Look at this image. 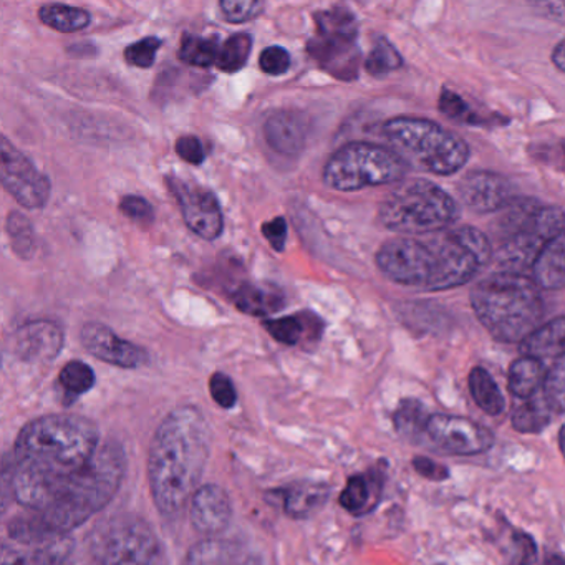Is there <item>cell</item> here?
I'll return each instance as SVG.
<instances>
[{"instance_id":"1","label":"cell","mask_w":565,"mask_h":565,"mask_svg":"<svg viewBox=\"0 0 565 565\" xmlns=\"http://www.w3.org/2000/svg\"><path fill=\"white\" fill-rule=\"evenodd\" d=\"M491 259V239L471 226H451L423 237H395L376 253V266L386 279L422 292L466 286Z\"/></svg>"},{"instance_id":"2","label":"cell","mask_w":565,"mask_h":565,"mask_svg":"<svg viewBox=\"0 0 565 565\" xmlns=\"http://www.w3.org/2000/svg\"><path fill=\"white\" fill-rule=\"evenodd\" d=\"M211 452V428L200 409L180 406L160 423L148 452V481L163 514H178L194 492Z\"/></svg>"},{"instance_id":"3","label":"cell","mask_w":565,"mask_h":565,"mask_svg":"<svg viewBox=\"0 0 565 565\" xmlns=\"http://www.w3.org/2000/svg\"><path fill=\"white\" fill-rule=\"evenodd\" d=\"M100 446L98 426L85 416H42L19 433L11 472L32 481H61L87 468Z\"/></svg>"},{"instance_id":"4","label":"cell","mask_w":565,"mask_h":565,"mask_svg":"<svg viewBox=\"0 0 565 565\" xmlns=\"http://www.w3.org/2000/svg\"><path fill=\"white\" fill-rule=\"evenodd\" d=\"M469 300L481 326L498 342L521 343L544 319L541 289L524 274H491L476 284Z\"/></svg>"},{"instance_id":"5","label":"cell","mask_w":565,"mask_h":565,"mask_svg":"<svg viewBox=\"0 0 565 565\" xmlns=\"http://www.w3.org/2000/svg\"><path fill=\"white\" fill-rule=\"evenodd\" d=\"M565 231V211L534 198H518L492 227V259L508 273L532 270L545 247Z\"/></svg>"},{"instance_id":"6","label":"cell","mask_w":565,"mask_h":565,"mask_svg":"<svg viewBox=\"0 0 565 565\" xmlns=\"http://www.w3.org/2000/svg\"><path fill=\"white\" fill-rule=\"evenodd\" d=\"M379 220L392 233L419 237L451 227L458 220V206L451 194L433 181L409 178L386 194Z\"/></svg>"},{"instance_id":"7","label":"cell","mask_w":565,"mask_h":565,"mask_svg":"<svg viewBox=\"0 0 565 565\" xmlns=\"http://www.w3.org/2000/svg\"><path fill=\"white\" fill-rule=\"evenodd\" d=\"M382 134L396 153H405L423 170L438 177L459 173L471 154L461 137L426 118H392L383 125Z\"/></svg>"},{"instance_id":"8","label":"cell","mask_w":565,"mask_h":565,"mask_svg":"<svg viewBox=\"0 0 565 565\" xmlns=\"http://www.w3.org/2000/svg\"><path fill=\"white\" fill-rule=\"evenodd\" d=\"M406 161L393 148L353 141L339 148L323 168V183L335 191L352 193L365 188L403 181Z\"/></svg>"},{"instance_id":"9","label":"cell","mask_w":565,"mask_h":565,"mask_svg":"<svg viewBox=\"0 0 565 565\" xmlns=\"http://www.w3.org/2000/svg\"><path fill=\"white\" fill-rule=\"evenodd\" d=\"M98 565H160L161 544L151 525L134 514L102 522L90 539Z\"/></svg>"},{"instance_id":"10","label":"cell","mask_w":565,"mask_h":565,"mask_svg":"<svg viewBox=\"0 0 565 565\" xmlns=\"http://www.w3.org/2000/svg\"><path fill=\"white\" fill-rule=\"evenodd\" d=\"M317 34L307 45L310 57L333 77L350 81L356 75L359 25L352 12L343 8L327 9L313 15Z\"/></svg>"},{"instance_id":"11","label":"cell","mask_w":565,"mask_h":565,"mask_svg":"<svg viewBox=\"0 0 565 565\" xmlns=\"http://www.w3.org/2000/svg\"><path fill=\"white\" fill-rule=\"evenodd\" d=\"M0 180L14 200L28 210H41L51 198L49 178L39 173L32 161L12 147L8 138H2L0 147Z\"/></svg>"},{"instance_id":"12","label":"cell","mask_w":565,"mask_h":565,"mask_svg":"<svg viewBox=\"0 0 565 565\" xmlns=\"http://www.w3.org/2000/svg\"><path fill=\"white\" fill-rule=\"evenodd\" d=\"M426 438L446 455L471 456L488 451L494 445V435L472 419L452 415H431Z\"/></svg>"},{"instance_id":"13","label":"cell","mask_w":565,"mask_h":565,"mask_svg":"<svg viewBox=\"0 0 565 565\" xmlns=\"http://www.w3.org/2000/svg\"><path fill=\"white\" fill-rule=\"evenodd\" d=\"M168 188L180 204L184 223L198 236L214 241L224 227L223 211L216 196L203 186H193L180 178H168Z\"/></svg>"},{"instance_id":"14","label":"cell","mask_w":565,"mask_h":565,"mask_svg":"<svg viewBox=\"0 0 565 565\" xmlns=\"http://www.w3.org/2000/svg\"><path fill=\"white\" fill-rule=\"evenodd\" d=\"M459 200L478 214L498 213L518 200L514 184L494 171H472L458 184Z\"/></svg>"},{"instance_id":"15","label":"cell","mask_w":565,"mask_h":565,"mask_svg":"<svg viewBox=\"0 0 565 565\" xmlns=\"http://www.w3.org/2000/svg\"><path fill=\"white\" fill-rule=\"evenodd\" d=\"M81 337L85 350L102 362L120 366V369H138L148 362L147 350L120 339L110 327L104 323H85Z\"/></svg>"},{"instance_id":"16","label":"cell","mask_w":565,"mask_h":565,"mask_svg":"<svg viewBox=\"0 0 565 565\" xmlns=\"http://www.w3.org/2000/svg\"><path fill=\"white\" fill-rule=\"evenodd\" d=\"M193 527L207 539L226 531L233 519V504L226 489L217 484H204L194 492L190 502Z\"/></svg>"},{"instance_id":"17","label":"cell","mask_w":565,"mask_h":565,"mask_svg":"<svg viewBox=\"0 0 565 565\" xmlns=\"http://www.w3.org/2000/svg\"><path fill=\"white\" fill-rule=\"evenodd\" d=\"M74 552V541L65 537L19 542L6 539L2 565H67Z\"/></svg>"},{"instance_id":"18","label":"cell","mask_w":565,"mask_h":565,"mask_svg":"<svg viewBox=\"0 0 565 565\" xmlns=\"http://www.w3.org/2000/svg\"><path fill=\"white\" fill-rule=\"evenodd\" d=\"M64 332L52 320H34L15 332L14 352L25 362H49L61 353Z\"/></svg>"},{"instance_id":"19","label":"cell","mask_w":565,"mask_h":565,"mask_svg":"<svg viewBox=\"0 0 565 565\" xmlns=\"http://www.w3.org/2000/svg\"><path fill=\"white\" fill-rule=\"evenodd\" d=\"M267 143L284 157L299 154L306 147L307 121L299 111L282 110L269 117L264 125Z\"/></svg>"},{"instance_id":"20","label":"cell","mask_w":565,"mask_h":565,"mask_svg":"<svg viewBox=\"0 0 565 565\" xmlns=\"http://www.w3.org/2000/svg\"><path fill=\"white\" fill-rule=\"evenodd\" d=\"M183 565H260V562L237 542L210 537L191 547Z\"/></svg>"},{"instance_id":"21","label":"cell","mask_w":565,"mask_h":565,"mask_svg":"<svg viewBox=\"0 0 565 565\" xmlns=\"http://www.w3.org/2000/svg\"><path fill=\"white\" fill-rule=\"evenodd\" d=\"M329 488L319 482H300V484H290L286 488L276 489L270 492L277 504L282 508L287 515L294 519H303L312 515L326 504L329 498Z\"/></svg>"},{"instance_id":"22","label":"cell","mask_w":565,"mask_h":565,"mask_svg":"<svg viewBox=\"0 0 565 565\" xmlns=\"http://www.w3.org/2000/svg\"><path fill=\"white\" fill-rule=\"evenodd\" d=\"M522 356L541 360H558L565 356V316L542 323L527 339L519 343Z\"/></svg>"},{"instance_id":"23","label":"cell","mask_w":565,"mask_h":565,"mask_svg":"<svg viewBox=\"0 0 565 565\" xmlns=\"http://www.w3.org/2000/svg\"><path fill=\"white\" fill-rule=\"evenodd\" d=\"M383 488V472L369 471L366 475H355L347 481L340 505L353 515H362L372 511L380 501Z\"/></svg>"},{"instance_id":"24","label":"cell","mask_w":565,"mask_h":565,"mask_svg":"<svg viewBox=\"0 0 565 565\" xmlns=\"http://www.w3.org/2000/svg\"><path fill=\"white\" fill-rule=\"evenodd\" d=\"M234 303L247 316L267 317L286 303L282 290L270 284L244 282L233 292Z\"/></svg>"},{"instance_id":"25","label":"cell","mask_w":565,"mask_h":565,"mask_svg":"<svg viewBox=\"0 0 565 565\" xmlns=\"http://www.w3.org/2000/svg\"><path fill=\"white\" fill-rule=\"evenodd\" d=\"M539 289L558 290L565 287V231L555 237L532 267Z\"/></svg>"},{"instance_id":"26","label":"cell","mask_w":565,"mask_h":565,"mask_svg":"<svg viewBox=\"0 0 565 565\" xmlns=\"http://www.w3.org/2000/svg\"><path fill=\"white\" fill-rule=\"evenodd\" d=\"M545 375L547 372L541 360L521 356L509 369V390L518 398H532L544 386Z\"/></svg>"},{"instance_id":"27","label":"cell","mask_w":565,"mask_h":565,"mask_svg":"<svg viewBox=\"0 0 565 565\" xmlns=\"http://www.w3.org/2000/svg\"><path fill=\"white\" fill-rule=\"evenodd\" d=\"M431 416L426 412L425 405L418 399L406 398L399 402L398 408L393 413V425L396 431L406 441H422L426 436V428Z\"/></svg>"},{"instance_id":"28","label":"cell","mask_w":565,"mask_h":565,"mask_svg":"<svg viewBox=\"0 0 565 565\" xmlns=\"http://www.w3.org/2000/svg\"><path fill=\"white\" fill-rule=\"evenodd\" d=\"M469 392L476 405L491 416L501 415L505 408V399L491 373L482 366H475L469 373Z\"/></svg>"},{"instance_id":"29","label":"cell","mask_w":565,"mask_h":565,"mask_svg":"<svg viewBox=\"0 0 565 565\" xmlns=\"http://www.w3.org/2000/svg\"><path fill=\"white\" fill-rule=\"evenodd\" d=\"M39 19L47 28L54 29L64 34H74V32L84 31L90 24V14L84 9L72 8L64 4H49L41 8Z\"/></svg>"},{"instance_id":"30","label":"cell","mask_w":565,"mask_h":565,"mask_svg":"<svg viewBox=\"0 0 565 565\" xmlns=\"http://www.w3.org/2000/svg\"><path fill=\"white\" fill-rule=\"evenodd\" d=\"M551 412L544 396H532L512 413V426L519 433H541L551 423Z\"/></svg>"},{"instance_id":"31","label":"cell","mask_w":565,"mask_h":565,"mask_svg":"<svg viewBox=\"0 0 565 565\" xmlns=\"http://www.w3.org/2000/svg\"><path fill=\"white\" fill-rule=\"evenodd\" d=\"M220 52L221 45L216 39L184 35L180 47V58L184 64L206 68L216 64Z\"/></svg>"},{"instance_id":"32","label":"cell","mask_w":565,"mask_h":565,"mask_svg":"<svg viewBox=\"0 0 565 565\" xmlns=\"http://www.w3.org/2000/svg\"><path fill=\"white\" fill-rule=\"evenodd\" d=\"M58 383L68 396L77 398V396L85 395L94 388L95 373L87 363L81 362V360H72L62 369Z\"/></svg>"},{"instance_id":"33","label":"cell","mask_w":565,"mask_h":565,"mask_svg":"<svg viewBox=\"0 0 565 565\" xmlns=\"http://www.w3.org/2000/svg\"><path fill=\"white\" fill-rule=\"evenodd\" d=\"M6 230H8L14 253L22 259H31L35 253V233L31 221L24 214L12 211L9 214Z\"/></svg>"},{"instance_id":"34","label":"cell","mask_w":565,"mask_h":565,"mask_svg":"<svg viewBox=\"0 0 565 565\" xmlns=\"http://www.w3.org/2000/svg\"><path fill=\"white\" fill-rule=\"evenodd\" d=\"M250 49H253V39L249 35H233L221 45L220 57L216 62L217 68L226 74L241 71L249 58Z\"/></svg>"},{"instance_id":"35","label":"cell","mask_w":565,"mask_h":565,"mask_svg":"<svg viewBox=\"0 0 565 565\" xmlns=\"http://www.w3.org/2000/svg\"><path fill=\"white\" fill-rule=\"evenodd\" d=\"M403 58L395 47L385 39H380L373 45L365 61V68L372 77L382 78L402 68Z\"/></svg>"},{"instance_id":"36","label":"cell","mask_w":565,"mask_h":565,"mask_svg":"<svg viewBox=\"0 0 565 565\" xmlns=\"http://www.w3.org/2000/svg\"><path fill=\"white\" fill-rule=\"evenodd\" d=\"M542 392L552 412L565 413V356L555 360L548 370Z\"/></svg>"},{"instance_id":"37","label":"cell","mask_w":565,"mask_h":565,"mask_svg":"<svg viewBox=\"0 0 565 565\" xmlns=\"http://www.w3.org/2000/svg\"><path fill=\"white\" fill-rule=\"evenodd\" d=\"M267 332L284 345L294 347L307 337V323L297 316L282 317V319L266 320Z\"/></svg>"},{"instance_id":"38","label":"cell","mask_w":565,"mask_h":565,"mask_svg":"<svg viewBox=\"0 0 565 565\" xmlns=\"http://www.w3.org/2000/svg\"><path fill=\"white\" fill-rule=\"evenodd\" d=\"M223 18L231 24H244V22L253 21L266 6L263 2H254V0H224L220 4Z\"/></svg>"},{"instance_id":"39","label":"cell","mask_w":565,"mask_h":565,"mask_svg":"<svg viewBox=\"0 0 565 565\" xmlns=\"http://www.w3.org/2000/svg\"><path fill=\"white\" fill-rule=\"evenodd\" d=\"M161 47V41L157 38L141 39L137 44L130 45L125 51V61L137 68H150L157 61L158 49Z\"/></svg>"},{"instance_id":"40","label":"cell","mask_w":565,"mask_h":565,"mask_svg":"<svg viewBox=\"0 0 565 565\" xmlns=\"http://www.w3.org/2000/svg\"><path fill=\"white\" fill-rule=\"evenodd\" d=\"M537 558V545L531 535L524 532H512V551L509 557L511 565H532Z\"/></svg>"},{"instance_id":"41","label":"cell","mask_w":565,"mask_h":565,"mask_svg":"<svg viewBox=\"0 0 565 565\" xmlns=\"http://www.w3.org/2000/svg\"><path fill=\"white\" fill-rule=\"evenodd\" d=\"M210 392L213 396L214 402L221 406V408L231 409L236 406L237 392L234 386L233 380L224 373H214L210 380Z\"/></svg>"},{"instance_id":"42","label":"cell","mask_w":565,"mask_h":565,"mask_svg":"<svg viewBox=\"0 0 565 565\" xmlns=\"http://www.w3.org/2000/svg\"><path fill=\"white\" fill-rule=\"evenodd\" d=\"M259 65L267 75L277 77V75L286 74L290 68L289 52H287L286 49L277 47V45L267 47L266 51H263V54H260Z\"/></svg>"},{"instance_id":"43","label":"cell","mask_w":565,"mask_h":565,"mask_svg":"<svg viewBox=\"0 0 565 565\" xmlns=\"http://www.w3.org/2000/svg\"><path fill=\"white\" fill-rule=\"evenodd\" d=\"M439 110L446 117L455 118L456 121H466V124H476V117L469 110L468 105L449 90H443L441 98H439Z\"/></svg>"},{"instance_id":"44","label":"cell","mask_w":565,"mask_h":565,"mask_svg":"<svg viewBox=\"0 0 565 565\" xmlns=\"http://www.w3.org/2000/svg\"><path fill=\"white\" fill-rule=\"evenodd\" d=\"M120 211L135 223L150 224L154 217L153 206L141 196H125L120 201Z\"/></svg>"},{"instance_id":"45","label":"cell","mask_w":565,"mask_h":565,"mask_svg":"<svg viewBox=\"0 0 565 565\" xmlns=\"http://www.w3.org/2000/svg\"><path fill=\"white\" fill-rule=\"evenodd\" d=\"M177 153L181 160L190 164H201L204 161V157H206L200 138L193 137V135H186V137H181L177 141Z\"/></svg>"},{"instance_id":"46","label":"cell","mask_w":565,"mask_h":565,"mask_svg":"<svg viewBox=\"0 0 565 565\" xmlns=\"http://www.w3.org/2000/svg\"><path fill=\"white\" fill-rule=\"evenodd\" d=\"M413 468L423 478L429 479V481H445L449 478V471L446 466L439 465V462L433 461V459L425 458V456H416L413 459Z\"/></svg>"},{"instance_id":"47","label":"cell","mask_w":565,"mask_h":565,"mask_svg":"<svg viewBox=\"0 0 565 565\" xmlns=\"http://www.w3.org/2000/svg\"><path fill=\"white\" fill-rule=\"evenodd\" d=\"M263 234L269 241L273 249H276L277 253H282L287 241V223L284 217H274L273 221L264 223Z\"/></svg>"},{"instance_id":"48","label":"cell","mask_w":565,"mask_h":565,"mask_svg":"<svg viewBox=\"0 0 565 565\" xmlns=\"http://www.w3.org/2000/svg\"><path fill=\"white\" fill-rule=\"evenodd\" d=\"M535 11L541 12V15H545L551 21L565 24V0L564 2H539L535 4Z\"/></svg>"},{"instance_id":"49","label":"cell","mask_w":565,"mask_h":565,"mask_svg":"<svg viewBox=\"0 0 565 565\" xmlns=\"http://www.w3.org/2000/svg\"><path fill=\"white\" fill-rule=\"evenodd\" d=\"M551 58L552 64L555 65V68L561 71L562 74H565V39L555 45L554 51H552Z\"/></svg>"},{"instance_id":"50","label":"cell","mask_w":565,"mask_h":565,"mask_svg":"<svg viewBox=\"0 0 565 565\" xmlns=\"http://www.w3.org/2000/svg\"><path fill=\"white\" fill-rule=\"evenodd\" d=\"M558 448H561L562 456L565 459V425L558 431Z\"/></svg>"},{"instance_id":"51","label":"cell","mask_w":565,"mask_h":565,"mask_svg":"<svg viewBox=\"0 0 565 565\" xmlns=\"http://www.w3.org/2000/svg\"><path fill=\"white\" fill-rule=\"evenodd\" d=\"M542 565H565V558L552 555V557L545 558V562Z\"/></svg>"}]
</instances>
